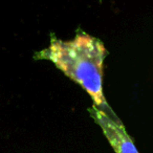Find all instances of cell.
I'll return each instance as SVG.
<instances>
[{
  "mask_svg": "<svg viewBox=\"0 0 153 153\" xmlns=\"http://www.w3.org/2000/svg\"><path fill=\"white\" fill-rule=\"evenodd\" d=\"M89 113L94 121L103 130L115 153H138L122 121H114L94 106L89 108Z\"/></svg>",
  "mask_w": 153,
  "mask_h": 153,
  "instance_id": "2",
  "label": "cell"
},
{
  "mask_svg": "<svg viewBox=\"0 0 153 153\" xmlns=\"http://www.w3.org/2000/svg\"><path fill=\"white\" fill-rule=\"evenodd\" d=\"M107 56L108 51L101 39L79 30L70 40H61L51 34L49 45L35 53V59L51 61L89 94L96 108L114 121H121L107 103L103 89Z\"/></svg>",
  "mask_w": 153,
  "mask_h": 153,
  "instance_id": "1",
  "label": "cell"
}]
</instances>
